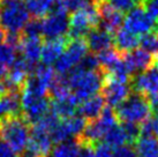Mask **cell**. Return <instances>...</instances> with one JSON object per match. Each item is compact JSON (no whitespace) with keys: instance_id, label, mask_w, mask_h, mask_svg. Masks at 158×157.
Instances as JSON below:
<instances>
[{"instance_id":"obj_10","label":"cell","mask_w":158,"mask_h":157,"mask_svg":"<svg viewBox=\"0 0 158 157\" xmlns=\"http://www.w3.org/2000/svg\"><path fill=\"white\" fill-rule=\"evenodd\" d=\"M129 83L132 92L147 98L158 94V57L154 65L148 70L133 75Z\"/></svg>"},{"instance_id":"obj_29","label":"cell","mask_w":158,"mask_h":157,"mask_svg":"<svg viewBox=\"0 0 158 157\" xmlns=\"http://www.w3.org/2000/svg\"><path fill=\"white\" fill-rule=\"evenodd\" d=\"M21 36L23 38H40L43 36V20L32 18L27 22Z\"/></svg>"},{"instance_id":"obj_37","label":"cell","mask_w":158,"mask_h":157,"mask_svg":"<svg viewBox=\"0 0 158 157\" xmlns=\"http://www.w3.org/2000/svg\"><path fill=\"white\" fill-rule=\"evenodd\" d=\"M0 157H20L19 154L9 144L0 140Z\"/></svg>"},{"instance_id":"obj_11","label":"cell","mask_w":158,"mask_h":157,"mask_svg":"<svg viewBox=\"0 0 158 157\" xmlns=\"http://www.w3.org/2000/svg\"><path fill=\"white\" fill-rule=\"evenodd\" d=\"M48 111L50 102L46 97L34 96L21 90V114L29 124H37Z\"/></svg>"},{"instance_id":"obj_27","label":"cell","mask_w":158,"mask_h":157,"mask_svg":"<svg viewBox=\"0 0 158 157\" xmlns=\"http://www.w3.org/2000/svg\"><path fill=\"white\" fill-rule=\"evenodd\" d=\"M98 61H99V67L103 73H106L117 66L123 60V54L118 52L114 48H110L107 50H104L97 54Z\"/></svg>"},{"instance_id":"obj_32","label":"cell","mask_w":158,"mask_h":157,"mask_svg":"<svg viewBox=\"0 0 158 157\" xmlns=\"http://www.w3.org/2000/svg\"><path fill=\"white\" fill-rule=\"evenodd\" d=\"M123 127V132L126 134V139H127V143H135L141 136V127L139 124H134V122H121L120 124Z\"/></svg>"},{"instance_id":"obj_43","label":"cell","mask_w":158,"mask_h":157,"mask_svg":"<svg viewBox=\"0 0 158 157\" xmlns=\"http://www.w3.org/2000/svg\"><path fill=\"white\" fill-rule=\"evenodd\" d=\"M154 122H155V126H156V131H157V135H158V114L154 118Z\"/></svg>"},{"instance_id":"obj_4","label":"cell","mask_w":158,"mask_h":157,"mask_svg":"<svg viewBox=\"0 0 158 157\" xmlns=\"http://www.w3.org/2000/svg\"><path fill=\"white\" fill-rule=\"evenodd\" d=\"M99 12L97 0H91L84 7L72 13L69 18L68 38H85L89 32L99 26Z\"/></svg>"},{"instance_id":"obj_8","label":"cell","mask_w":158,"mask_h":157,"mask_svg":"<svg viewBox=\"0 0 158 157\" xmlns=\"http://www.w3.org/2000/svg\"><path fill=\"white\" fill-rule=\"evenodd\" d=\"M56 76L54 70L50 66L37 65L36 68L30 73L23 84L22 90L38 97H46L48 88Z\"/></svg>"},{"instance_id":"obj_2","label":"cell","mask_w":158,"mask_h":157,"mask_svg":"<svg viewBox=\"0 0 158 157\" xmlns=\"http://www.w3.org/2000/svg\"><path fill=\"white\" fill-rule=\"evenodd\" d=\"M29 136L30 124L22 117V114L0 120V138L18 154L26 149Z\"/></svg>"},{"instance_id":"obj_15","label":"cell","mask_w":158,"mask_h":157,"mask_svg":"<svg viewBox=\"0 0 158 157\" xmlns=\"http://www.w3.org/2000/svg\"><path fill=\"white\" fill-rule=\"evenodd\" d=\"M98 12H99V26L102 28L114 35L120 29V27L123 23V14L121 12L113 8L110 4H107L105 0H97Z\"/></svg>"},{"instance_id":"obj_30","label":"cell","mask_w":158,"mask_h":157,"mask_svg":"<svg viewBox=\"0 0 158 157\" xmlns=\"http://www.w3.org/2000/svg\"><path fill=\"white\" fill-rule=\"evenodd\" d=\"M140 46L148 53L158 57V30L142 36L140 38Z\"/></svg>"},{"instance_id":"obj_42","label":"cell","mask_w":158,"mask_h":157,"mask_svg":"<svg viewBox=\"0 0 158 157\" xmlns=\"http://www.w3.org/2000/svg\"><path fill=\"white\" fill-rule=\"evenodd\" d=\"M5 37H6V31L0 28V44H2L5 42Z\"/></svg>"},{"instance_id":"obj_14","label":"cell","mask_w":158,"mask_h":157,"mask_svg":"<svg viewBox=\"0 0 158 157\" xmlns=\"http://www.w3.org/2000/svg\"><path fill=\"white\" fill-rule=\"evenodd\" d=\"M52 139L50 132L40 124L32 125L30 128V136L27 144V148L32 150L38 157H48L52 149Z\"/></svg>"},{"instance_id":"obj_25","label":"cell","mask_w":158,"mask_h":157,"mask_svg":"<svg viewBox=\"0 0 158 157\" xmlns=\"http://www.w3.org/2000/svg\"><path fill=\"white\" fill-rule=\"evenodd\" d=\"M134 148L139 157H158V138L140 136Z\"/></svg>"},{"instance_id":"obj_1","label":"cell","mask_w":158,"mask_h":157,"mask_svg":"<svg viewBox=\"0 0 158 157\" xmlns=\"http://www.w3.org/2000/svg\"><path fill=\"white\" fill-rule=\"evenodd\" d=\"M70 91L80 103L89 97L95 96L102 90L104 74L101 70H83L75 67L66 74Z\"/></svg>"},{"instance_id":"obj_16","label":"cell","mask_w":158,"mask_h":157,"mask_svg":"<svg viewBox=\"0 0 158 157\" xmlns=\"http://www.w3.org/2000/svg\"><path fill=\"white\" fill-rule=\"evenodd\" d=\"M157 57L148 53L142 49H136L134 51L123 54V64L127 68L131 76L148 70L155 64Z\"/></svg>"},{"instance_id":"obj_24","label":"cell","mask_w":158,"mask_h":157,"mask_svg":"<svg viewBox=\"0 0 158 157\" xmlns=\"http://www.w3.org/2000/svg\"><path fill=\"white\" fill-rule=\"evenodd\" d=\"M81 148V141L79 138L67 140L65 142L56 144L51 149L48 157H77Z\"/></svg>"},{"instance_id":"obj_21","label":"cell","mask_w":158,"mask_h":157,"mask_svg":"<svg viewBox=\"0 0 158 157\" xmlns=\"http://www.w3.org/2000/svg\"><path fill=\"white\" fill-rule=\"evenodd\" d=\"M21 116V91H9L0 97V120Z\"/></svg>"},{"instance_id":"obj_28","label":"cell","mask_w":158,"mask_h":157,"mask_svg":"<svg viewBox=\"0 0 158 157\" xmlns=\"http://www.w3.org/2000/svg\"><path fill=\"white\" fill-rule=\"evenodd\" d=\"M102 140L104 141L103 143H105L106 146H109L112 149H117L127 143L126 134H125L120 124H117L115 126L111 127L110 129L105 133V135L103 136Z\"/></svg>"},{"instance_id":"obj_34","label":"cell","mask_w":158,"mask_h":157,"mask_svg":"<svg viewBox=\"0 0 158 157\" xmlns=\"http://www.w3.org/2000/svg\"><path fill=\"white\" fill-rule=\"evenodd\" d=\"M113 149L103 142H98L94 146V157H112Z\"/></svg>"},{"instance_id":"obj_44","label":"cell","mask_w":158,"mask_h":157,"mask_svg":"<svg viewBox=\"0 0 158 157\" xmlns=\"http://www.w3.org/2000/svg\"><path fill=\"white\" fill-rule=\"evenodd\" d=\"M143 1H144V0H143Z\"/></svg>"},{"instance_id":"obj_6","label":"cell","mask_w":158,"mask_h":157,"mask_svg":"<svg viewBox=\"0 0 158 157\" xmlns=\"http://www.w3.org/2000/svg\"><path fill=\"white\" fill-rule=\"evenodd\" d=\"M88 53V45L84 38H68L66 48L58 60L54 62V72L57 74L66 75Z\"/></svg>"},{"instance_id":"obj_23","label":"cell","mask_w":158,"mask_h":157,"mask_svg":"<svg viewBox=\"0 0 158 157\" xmlns=\"http://www.w3.org/2000/svg\"><path fill=\"white\" fill-rule=\"evenodd\" d=\"M42 38H23L20 43L19 51L22 53V58L31 66H37L40 60L42 53Z\"/></svg>"},{"instance_id":"obj_13","label":"cell","mask_w":158,"mask_h":157,"mask_svg":"<svg viewBox=\"0 0 158 157\" xmlns=\"http://www.w3.org/2000/svg\"><path fill=\"white\" fill-rule=\"evenodd\" d=\"M69 30V19L65 13L51 12L43 20V36L48 39L66 37Z\"/></svg>"},{"instance_id":"obj_19","label":"cell","mask_w":158,"mask_h":157,"mask_svg":"<svg viewBox=\"0 0 158 157\" xmlns=\"http://www.w3.org/2000/svg\"><path fill=\"white\" fill-rule=\"evenodd\" d=\"M79 104L80 102L77 100V98L73 94H69L68 96H65L62 98L52 100V102H50V110L59 119H67L75 116Z\"/></svg>"},{"instance_id":"obj_26","label":"cell","mask_w":158,"mask_h":157,"mask_svg":"<svg viewBox=\"0 0 158 157\" xmlns=\"http://www.w3.org/2000/svg\"><path fill=\"white\" fill-rule=\"evenodd\" d=\"M28 12L34 18H45L52 12L57 0H26Z\"/></svg>"},{"instance_id":"obj_36","label":"cell","mask_w":158,"mask_h":157,"mask_svg":"<svg viewBox=\"0 0 158 157\" xmlns=\"http://www.w3.org/2000/svg\"><path fill=\"white\" fill-rule=\"evenodd\" d=\"M142 5L145 11L158 21V0H144Z\"/></svg>"},{"instance_id":"obj_35","label":"cell","mask_w":158,"mask_h":157,"mask_svg":"<svg viewBox=\"0 0 158 157\" xmlns=\"http://www.w3.org/2000/svg\"><path fill=\"white\" fill-rule=\"evenodd\" d=\"M112 157H139L135 151V148L132 146H123L119 148L114 149L113 156Z\"/></svg>"},{"instance_id":"obj_38","label":"cell","mask_w":158,"mask_h":157,"mask_svg":"<svg viewBox=\"0 0 158 157\" xmlns=\"http://www.w3.org/2000/svg\"><path fill=\"white\" fill-rule=\"evenodd\" d=\"M77 157H94V146L81 142V148Z\"/></svg>"},{"instance_id":"obj_31","label":"cell","mask_w":158,"mask_h":157,"mask_svg":"<svg viewBox=\"0 0 158 157\" xmlns=\"http://www.w3.org/2000/svg\"><path fill=\"white\" fill-rule=\"evenodd\" d=\"M19 48L12 46L7 43L0 44V64H2L9 70L10 66L18 59V57H16Z\"/></svg>"},{"instance_id":"obj_39","label":"cell","mask_w":158,"mask_h":157,"mask_svg":"<svg viewBox=\"0 0 158 157\" xmlns=\"http://www.w3.org/2000/svg\"><path fill=\"white\" fill-rule=\"evenodd\" d=\"M148 102H149V106L151 110V113H154L157 116L158 114V94L154 95V96L148 97Z\"/></svg>"},{"instance_id":"obj_40","label":"cell","mask_w":158,"mask_h":157,"mask_svg":"<svg viewBox=\"0 0 158 157\" xmlns=\"http://www.w3.org/2000/svg\"><path fill=\"white\" fill-rule=\"evenodd\" d=\"M7 92H8V90H7V88H6V84H5L4 81L0 80V97H2L4 95H6Z\"/></svg>"},{"instance_id":"obj_20","label":"cell","mask_w":158,"mask_h":157,"mask_svg":"<svg viewBox=\"0 0 158 157\" xmlns=\"http://www.w3.org/2000/svg\"><path fill=\"white\" fill-rule=\"evenodd\" d=\"M104 108H105V100L101 94H97L95 96L82 100L77 106V112L80 117L85 119L87 121H90L98 118Z\"/></svg>"},{"instance_id":"obj_3","label":"cell","mask_w":158,"mask_h":157,"mask_svg":"<svg viewBox=\"0 0 158 157\" xmlns=\"http://www.w3.org/2000/svg\"><path fill=\"white\" fill-rule=\"evenodd\" d=\"M30 20L23 0H0V28L6 32L21 34Z\"/></svg>"},{"instance_id":"obj_22","label":"cell","mask_w":158,"mask_h":157,"mask_svg":"<svg viewBox=\"0 0 158 157\" xmlns=\"http://www.w3.org/2000/svg\"><path fill=\"white\" fill-rule=\"evenodd\" d=\"M114 49L121 54H126L136 50L140 45V38L125 28H120L113 35Z\"/></svg>"},{"instance_id":"obj_18","label":"cell","mask_w":158,"mask_h":157,"mask_svg":"<svg viewBox=\"0 0 158 157\" xmlns=\"http://www.w3.org/2000/svg\"><path fill=\"white\" fill-rule=\"evenodd\" d=\"M68 42V37H62L57 39H48L42 45V53H40V60L45 66H51L58 60L66 48Z\"/></svg>"},{"instance_id":"obj_41","label":"cell","mask_w":158,"mask_h":157,"mask_svg":"<svg viewBox=\"0 0 158 157\" xmlns=\"http://www.w3.org/2000/svg\"><path fill=\"white\" fill-rule=\"evenodd\" d=\"M8 73V68L4 66L2 64H0V78H6V75Z\"/></svg>"},{"instance_id":"obj_17","label":"cell","mask_w":158,"mask_h":157,"mask_svg":"<svg viewBox=\"0 0 158 157\" xmlns=\"http://www.w3.org/2000/svg\"><path fill=\"white\" fill-rule=\"evenodd\" d=\"M84 39L88 45V50L94 53H99L113 46V35L102 28L92 29Z\"/></svg>"},{"instance_id":"obj_33","label":"cell","mask_w":158,"mask_h":157,"mask_svg":"<svg viewBox=\"0 0 158 157\" xmlns=\"http://www.w3.org/2000/svg\"><path fill=\"white\" fill-rule=\"evenodd\" d=\"M79 68L83 70H101L99 67V61L97 58L96 54L92 53H87L83 57V59L80 61V64L77 65Z\"/></svg>"},{"instance_id":"obj_7","label":"cell","mask_w":158,"mask_h":157,"mask_svg":"<svg viewBox=\"0 0 158 157\" xmlns=\"http://www.w3.org/2000/svg\"><path fill=\"white\" fill-rule=\"evenodd\" d=\"M123 28L136 36H143L158 30V21L150 15L143 6H135L123 18Z\"/></svg>"},{"instance_id":"obj_12","label":"cell","mask_w":158,"mask_h":157,"mask_svg":"<svg viewBox=\"0 0 158 157\" xmlns=\"http://www.w3.org/2000/svg\"><path fill=\"white\" fill-rule=\"evenodd\" d=\"M132 94V89L127 83H121L114 81L104 75V82L102 87V96L110 108H117L126 100Z\"/></svg>"},{"instance_id":"obj_5","label":"cell","mask_w":158,"mask_h":157,"mask_svg":"<svg viewBox=\"0 0 158 157\" xmlns=\"http://www.w3.org/2000/svg\"><path fill=\"white\" fill-rule=\"evenodd\" d=\"M114 111L118 120L121 122H134L140 125L151 117L148 98L135 92H132Z\"/></svg>"},{"instance_id":"obj_9","label":"cell","mask_w":158,"mask_h":157,"mask_svg":"<svg viewBox=\"0 0 158 157\" xmlns=\"http://www.w3.org/2000/svg\"><path fill=\"white\" fill-rule=\"evenodd\" d=\"M87 120L80 116H73L67 119H60L53 127L50 135L53 143H61L67 140L80 138L87 126Z\"/></svg>"}]
</instances>
